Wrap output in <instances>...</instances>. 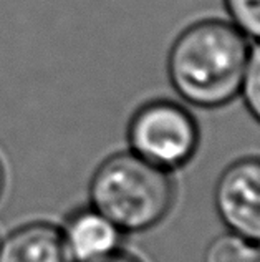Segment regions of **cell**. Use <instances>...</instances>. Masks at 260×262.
Segmentation results:
<instances>
[{"mask_svg": "<svg viewBox=\"0 0 260 262\" xmlns=\"http://www.w3.org/2000/svg\"><path fill=\"white\" fill-rule=\"evenodd\" d=\"M250 47L237 27L204 18L186 27L171 45L168 77L174 92L197 108H221L241 93Z\"/></svg>", "mask_w": 260, "mask_h": 262, "instance_id": "1", "label": "cell"}, {"mask_svg": "<svg viewBox=\"0 0 260 262\" xmlns=\"http://www.w3.org/2000/svg\"><path fill=\"white\" fill-rule=\"evenodd\" d=\"M174 198L171 171L131 151L109 156L90 183V206L121 232H143L157 226L173 209Z\"/></svg>", "mask_w": 260, "mask_h": 262, "instance_id": "2", "label": "cell"}, {"mask_svg": "<svg viewBox=\"0 0 260 262\" xmlns=\"http://www.w3.org/2000/svg\"><path fill=\"white\" fill-rule=\"evenodd\" d=\"M201 131L194 115L173 100H153L139 106L128 125L131 153L173 171L187 164L199 148Z\"/></svg>", "mask_w": 260, "mask_h": 262, "instance_id": "3", "label": "cell"}, {"mask_svg": "<svg viewBox=\"0 0 260 262\" xmlns=\"http://www.w3.org/2000/svg\"><path fill=\"white\" fill-rule=\"evenodd\" d=\"M214 206L230 232L260 246V156L239 158L219 174Z\"/></svg>", "mask_w": 260, "mask_h": 262, "instance_id": "4", "label": "cell"}, {"mask_svg": "<svg viewBox=\"0 0 260 262\" xmlns=\"http://www.w3.org/2000/svg\"><path fill=\"white\" fill-rule=\"evenodd\" d=\"M60 231L73 262H97L118 252L125 234L91 206L73 211Z\"/></svg>", "mask_w": 260, "mask_h": 262, "instance_id": "5", "label": "cell"}, {"mask_svg": "<svg viewBox=\"0 0 260 262\" xmlns=\"http://www.w3.org/2000/svg\"><path fill=\"white\" fill-rule=\"evenodd\" d=\"M0 262H73L58 227L32 223L0 243Z\"/></svg>", "mask_w": 260, "mask_h": 262, "instance_id": "6", "label": "cell"}, {"mask_svg": "<svg viewBox=\"0 0 260 262\" xmlns=\"http://www.w3.org/2000/svg\"><path fill=\"white\" fill-rule=\"evenodd\" d=\"M204 262H260V246L229 231L210 241Z\"/></svg>", "mask_w": 260, "mask_h": 262, "instance_id": "7", "label": "cell"}, {"mask_svg": "<svg viewBox=\"0 0 260 262\" xmlns=\"http://www.w3.org/2000/svg\"><path fill=\"white\" fill-rule=\"evenodd\" d=\"M241 95L247 112L260 125V42L250 48L241 85Z\"/></svg>", "mask_w": 260, "mask_h": 262, "instance_id": "8", "label": "cell"}, {"mask_svg": "<svg viewBox=\"0 0 260 262\" xmlns=\"http://www.w3.org/2000/svg\"><path fill=\"white\" fill-rule=\"evenodd\" d=\"M224 7L245 37L260 42V0H224Z\"/></svg>", "mask_w": 260, "mask_h": 262, "instance_id": "9", "label": "cell"}, {"mask_svg": "<svg viewBox=\"0 0 260 262\" xmlns=\"http://www.w3.org/2000/svg\"><path fill=\"white\" fill-rule=\"evenodd\" d=\"M97 262H141V260L138 257L131 256V254L118 251V252L111 254V256H108V257L101 259V260H97Z\"/></svg>", "mask_w": 260, "mask_h": 262, "instance_id": "10", "label": "cell"}, {"mask_svg": "<svg viewBox=\"0 0 260 262\" xmlns=\"http://www.w3.org/2000/svg\"><path fill=\"white\" fill-rule=\"evenodd\" d=\"M4 183H5V176H4L2 163H0V194H2V191H4Z\"/></svg>", "mask_w": 260, "mask_h": 262, "instance_id": "11", "label": "cell"}]
</instances>
